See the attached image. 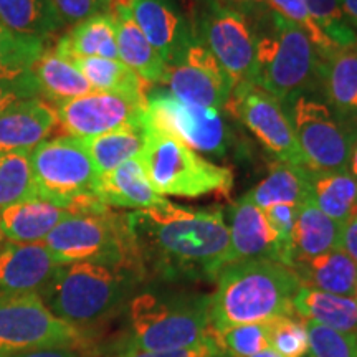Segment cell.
I'll use <instances>...</instances> for the list:
<instances>
[{"instance_id": "14", "label": "cell", "mask_w": 357, "mask_h": 357, "mask_svg": "<svg viewBox=\"0 0 357 357\" xmlns=\"http://www.w3.org/2000/svg\"><path fill=\"white\" fill-rule=\"evenodd\" d=\"M146 101L114 93H89L56 106L58 124L70 136L95 137L144 124Z\"/></svg>"}, {"instance_id": "15", "label": "cell", "mask_w": 357, "mask_h": 357, "mask_svg": "<svg viewBox=\"0 0 357 357\" xmlns=\"http://www.w3.org/2000/svg\"><path fill=\"white\" fill-rule=\"evenodd\" d=\"M164 84L178 100L220 111H225L235 86L229 73L195 38L181 61L169 66Z\"/></svg>"}, {"instance_id": "28", "label": "cell", "mask_w": 357, "mask_h": 357, "mask_svg": "<svg viewBox=\"0 0 357 357\" xmlns=\"http://www.w3.org/2000/svg\"><path fill=\"white\" fill-rule=\"evenodd\" d=\"M261 211L273 205H301L311 197V171L307 167L276 162L260 184L245 194Z\"/></svg>"}, {"instance_id": "30", "label": "cell", "mask_w": 357, "mask_h": 357, "mask_svg": "<svg viewBox=\"0 0 357 357\" xmlns=\"http://www.w3.org/2000/svg\"><path fill=\"white\" fill-rule=\"evenodd\" d=\"M0 19L17 37L42 42L65 26L52 0H0Z\"/></svg>"}, {"instance_id": "50", "label": "cell", "mask_w": 357, "mask_h": 357, "mask_svg": "<svg viewBox=\"0 0 357 357\" xmlns=\"http://www.w3.org/2000/svg\"><path fill=\"white\" fill-rule=\"evenodd\" d=\"M12 37H17V35H13L10 30H8L7 26L3 25L2 19H0V38H12Z\"/></svg>"}, {"instance_id": "26", "label": "cell", "mask_w": 357, "mask_h": 357, "mask_svg": "<svg viewBox=\"0 0 357 357\" xmlns=\"http://www.w3.org/2000/svg\"><path fill=\"white\" fill-rule=\"evenodd\" d=\"M298 318L344 333H357V298L301 287L293 300Z\"/></svg>"}, {"instance_id": "46", "label": "cell", "mask_w": 357, "mask_h": 357, "mask_svg": "<svg viewBox=\"0 0 357 357\" xmlns=\"http://www.w3.org/2000/svg\"><path fill=\"white\" fill-rule=\"evenodd\" d=\"M6 357H86L79 347H48V349H35L17 352Z\"/></svg>"}, {"instance_id": "44", "label": "cell", "mask_w": 357, "mask_h": 357, "mask_svg": "<svg viewBox=\"0 0 357 357\" xmlns=\"http://www.w3.org/2000/svg\"><path fill=\"white\" fill-rule=\"evenodd\" d=\"M220 351L213 342H205V344L184 347V349H174V351H128V349H116L111 357H218Z\"/></svg>"}, {"instance_id": "12", "label": "cell", "mask_w": 357, "mask_h": 357, "mask_svg": "<svg viewBox=\"0 0 357 357\" xmlns=\"http://www.w3.org/2000/svg\"><path fill=\"white\" fill-rule=\"evenodd\" d=\"M84 344L83 331L56 318L37 293L0 294V356Z\"/></svg>"}, {"instance_id": "6", "label": "cell", "mask_w": 357, "mask_h": 357, "mask_svg": "<svg viewBox=\"0 0 357 357\" xmlns=\"http://www.w3.org/2000/svg\"><path fill=\"white\" fill-rule=\"evenodd\" d=\"M30 166L40 199L75 213L109 208L98 197L100 172L78 137L65 134L45 139L30 153Z\"/></svg>"}, {"instance_id": "32", "label": "cell", "mask_w": 357, "mask_h": 357, "mask_svg": "<svg viewBox=\"0 0 357 357\" xmlns=\"http://www.w3.org/2000/svg\"><path fill=\"white\" fill-rule=\"evenodd\" d=\"M82 142L101 176L141 154L146 144V126L139 124L116 129L95 137H84Z\"/></svg>"}, {"instance_id": "48", "label": "cell", "mask_w": 357, "mask_h": 357, "mask_svg": "<svg viewBox=\"0 0 357 357\" xmlns=\"http://www.w3.org/2000/svg\"><path fill=\"white\" fill-rule=\"evenodd\" d=\"M339 7L352 26H357V0H337Z\"/></svg>"}, {"instance_id": "27", "label": "cell", "mask_w": 357, "mask_h": 357, "mask_svg": "<svg viewBox=\"0 0 357 357\" xmlns=\"http://www.w3.org/2000/svg\"><path fill=\"white\" fill-rule=\"evenodd\" d=\"M53 50L65 58L98 56L119 60L113 13H96L73 25L68 33L58 40Z\"/></svg>"}, {"instance_id": "20", "label": "cell", "mask_w": 357, "mask_h": 357, "mask_svg": "<svg viewBox=\"0 0 357 357\" xmlns=\"http://www.w3.org/2000/svg\"><path fill=\"white\" fill-rule=\"evenodd\" d=\"M98 197L109 208L131 211L162 207L169 202L151 187L137 158L126 160L113 171L101 174L98 182Z\"/></svg>"}, {"instance_id": "42", "label": "cell", "mask_w": 357, "mask_h": 357, "mask_svg": "<svg viewBox=\"0 0 357 357\" xmlns=\"http://www.w3.org/2000/svg\"><path fill=\"white\" fill-rule=\"evenodd\" d=\"M35 98H40V89L32 71L15 78H0V114L22 101Z\"/></svg>"}, {"instance_id": "25", "label": "cell", "mask_w": 357, "mask_h": 357, "mask_svg": "<svg viewBox=\"0 0 357 357\" xmlns=\"http://www.w3.org/2000/svg\"><path fill=\"white\" fill-rule=\"evenodd\" d=\"M344 225L329 218L310 197L298 207L293 231V263L341 248ZM291 263V266H293Z\"/></svg>"}, {"instance_id": "16", "label": "cell", "mask_w": 357, "mask_h": 357, "mask_svg": "<svg viewBox=\"0 0 357 357\" xmlns=\"http://www.w3.org/2000/svg\"><path fill=\"white\" fill-rule=\"evenodd\" d=\"M129 10L167 68L178 63L194 42V35L189 19L177 3L174 0H131Z\"/></svg>"}, {"instance_id": "33", "label": "cell", "mask_w": 357, "mask_h": 357, "mask_svg": "<svg viewBox=\"0 0 357 357\" xmlns=\"http://www.w3.org/2000/svg\"><path fill=\"white\" fill-rule=\"evenodd\" d=\"M311 199L321 212L346 225L357 211V181L349 172L311 171Z\"/></svg>"}, {"instance_id": "11", "label": "cell", "mask_w": 357, "mask_h": 357, "mask_svg": "<svg viewBox=\"0 0 357 357\" xmlns=\"http://www.w3.org/2000/svg\"><path fill=\"white\" fill-rule=\"evenodd\" d=\"M144 124L212 158L223 159L234 144L225 111L182 101L162 89L147 93Z\"/></svg>"}, {"instance_id": "13", "label": "cell", "mask_w": 357, "mask_h": 357, "mask_svg": "<svg viewBox=\"0 0 357 357\" xmlns=\"http://www.w3.org/2000/svg\"><path fill=\"white\" fill-rule=\"evenodd\" d=\"M225 113L238 119L276 160L306 167L288 109L260 84H235Z\"/></svg>"}, {"instance_id": "54", "label": "cell", "mask_w": 357, "mask_h": 357, "mask_svg": "<svg viewBox=\"0 0 357 357\" xmlns=\"http://www.w3.org/2000/svg\"><path fill=\"white\" fill-rule=\"evenodd\" d=\"M2 243H3V234L2 230H0V247H2Z\"/></svg>"}, {"instance_id": "22", "label": "cell", "mask_w": 357, "mask_h": 357, "mask_svg": "<svg viewBox=\"0 0 357 357\" xmlns=\"http://www.w3.org/2000/svg\"><path fill=\"white\" fill-rule=\"evenodd\" d=\"M109 12L114 17L119 61L131 68L147 86L164 84L167 65L142 35L132 19L129 6H116Z\"/></svg>"}, {"instance_id": "41", "label": "cell", "mask_w": 357, "mask_h": 357, "mask_svg": "<svg viewBox=\"0 0 357 357\" xmlns=\"http://www.w3.org/2000/svg\"><path fill=\"white\" fill-rule=\"evenodd\" d=\"M300 207V205H298ZM296 205H273L265 208L268 223L276 235V252L281 265L291 268L293 263V231L298 217Z\"/></svg>"}, {"instance_id": "47", "label": "cell", "mask_w": 357, "mask_h": 357, "mask_svg": "<svg viewBox=\"0 0 357 357\" xmlns=\"http://www.w3.org/2000/svg\"><path fill=\"white\" fill-rule=\"evenodd\" d=\"M341 248L357 263V211L352 213L342 230Z\"/></svg>"}, {"instance_id": "5", "label": "cell", "mask_w": 357, "mask_h": 357, "mask_svg": "<svg viewBox=\"0 0 357 357\" xmlns=\"http://www.w3.org/2000/svg\"><path fill=\"white\" fill-rule=\"evenodd\" d=\"M253 20L258 38L257 84L288 106L318 88L321 58L300 26L273 10Z\"/></svg>"}, {"instance_id": "45", "label": "cell", "mask_w": 357, "mask_h": 357, "mask_svg": "<svg viewBox=\"0 0 357 357\" xmlns=\"http://www.w3.org/2000/svg\"><path fill=\"white\" fill-rule=\"evenodd\" d=\"M220 2L235 8V10L245 13L250 19H258V17L270 12L268 0H220Z\"/></svg>"}, {"instance_id": "53", "label": "cell", "mask_w": 357, "mask_h": 357, "mask_svg": "<svg viewBox=\"0 0 357 357\" xmlns=\"http://www.w3.org/2000/svg\"><path fill=\"white\" fill-rule=\"evenodd\" d=\"M98 2H100L102 12H109V8H111V0H98Z\"/></svg>"}, {"instance_id": "29", "label": "cell", "mask_w": 357, "mask_h": 357, "mask_svg": "<svg viewBox=\"0 0 357 357\" xmlns=\"http://www.w3.org/2000/svg\"><path fill=\"white\" fill-rule=\"evenodd\" d=\"M32 75L38 84L40 96L61 105L75 98L93 93L91 84L77 70V66L58 55L55 50H45L32 66Z\"/></svg>"}, {"instance_id": "49", "label": "cell", "mask_w": 357, "mask_h": 357, "mask_svg": "<svg viewBox=\"0 0 357 357\" xmlns=\"http://www.w3.org/2000/svg\"><path fill=\"white\" fill-rule=\"evenodd\" d=\"M347 172H349L351 176L357 181V137H356V141H354V146H352V153H351L349 167H347Z\"/></svg>"}, {"instance_id": "24", "label": "cell", "mask_w": 357, "mask_h": 357, "mask_svg": "<svg viewBox=\"0 0 357 357\" xmlns=\"http://www.w3.org/2000/svg\"><path fill=\"white\" fill-rule=\"evenodd\" d=\"M291 270L301 287L339 296H356L357 263L342 248L293 263Z\"/></svg>"}, {"instance_id": "55", "label": "cell", "mask_w": 357, "mask_h": 357, "mask_svg": "<svg viewBox=\"0 0 357 357\" xmlns=\"http://www.w3.org/2000/svg\"><path fill=\"white\" fill-rule=\"evenodd\" d=\"M356 298H357V287H356Z\"/></svg>"}, {"instance_id": "1", "label": "cell", "mask_w": 357, "mask_h": 357, "mask_svg": "<svg viewBox=\"0 0 357 357\" xmlns=\"http://www.w3.org/2000/svg\"><path fill=\"white\" fill-rule=\"evenodd\" d=\"M126 223L144 280L215 281L227 266L230 235L220 208L200 211L167 202L126 213Z\"/></svg>"}, {"instance_id": "37", "label": "cell", "mask_w": 357, "mask_h": 357, "mask_svg": "<svg viewBox=\"0 0 357 357\" xmlns=\"http://www.w3.org/2000/svg\"><path fill=\"white\" fill-rule=\"evenodd\" d=\"M270 347L281 357H305L310 346L307 323L298 316H280L268 321Z\"/></svg>"}, {"instance_id": "2", "label": "cell", "mask_w": 357, "mask_h": 357, "mask_svg": "<svg viewBox=\"0 0 357 357\" xmlns=\"http://www.w3.org/2000/svg\"><path fill=\"white\" fill-rule=\"evenodd\" d=\"M215 283L208 306L211 331L296 316L293 300L301 283L291 268L278 261L231 263L218 273Z\"/></svg>"}, {"instance_id": "34", "label": "cell", "mask_w": 357, "mask_h": 357, "mask_svg": "<svg viewBox=\"0 0 357 357\" xmlns=\"http://www.w3.org/2000/svg\"><path fill=\"white\" fill-rule=\"evenodd\" d=\"M38 197L30 154H0V211L22 200Z\"/></svg>"}, {"instance_id": "3", "label": "cell", "mask_w": 357, "mask_h": 357, "mask_svg": "<svg viewBox=\"0 0 357 357\" xmlns=\"http://www.w3.org/2000/svg\"><path fill=\"white\" fill-rule=\"evenodd\" d=\"M142 280L141 271L126 263H68L60 265L38 296L56 318L83 331L129 303Z\"/></svg>"}, {"instance_id": "51", "label": "cell", "mask_w": 357, "mask_h": 357, "mask_svg": "<svg viewBox=\"0 0 357 357\" xmlns=\"http://www.w3.org/2000/svg\"><path fill=\"white\" fill-rule=\"evenodd\" d=\"M252 357H281V356L278 354V352H275L273 349H271V347H268V349L258 352V354L252 356Z\"/></svg>"}, {"instance_id": "52", "label": "cell", "mask_w": 357, "mask_h": 357, "mask_svg": "<svg viewBox=\"0 0 357 357\" xmlns=\"http://www.w3.org/2000/svg\"><path fill=\"white\" fill-rule=\"evenodd\" d=\"M129 3H131V0H111V8L116 6H129Z\"/></svg>"}, {"instance_id": "18", "label": "cell", "mask_w": 357, "mask_h": 357, "mask_svg": "<svg viewBox=\"0 0 357 357\" xmlns=\"http://www.w3.org/2000/svg\"><path fill=\"white\" fill-rule=\"evenodd\" d=\"M227 227L230 235L227 265L252 260L278 261L276 235L265 212L245 195L231 204Z\"/></svg>"}, {"instance_id": "9", "label": "cell", "mask_w": 357, "mask_h": 357, "mask_svg": "<svg viewBox=\"0 0 357 357\" xmlns=\"http://www.w3.org/2000/svg\"><path fill=\"white\" fill-rule=\"evenodd\" d=\"M43 243L60 265L105 261L126 263L139 270L129 236L126 213L121 215L111 208L75 213L65 218L50 231Z\"/></svg>"}, {"instance_id": "17", "label": "cell", "mask_w": 357, "mask_h": 357, "mask_svg": "<svg viewBox=\"0 0 357 357\" xmlns=\"http://www.w3.org/2000/svg\"><path fill=\"white\" fill-rule=\"evenodd\" d=\"M60 268L43 242L0 247V294H40Z\"/></svg>"}, {"instance_id": "35", "label": "cell", "mask_w": 357, "mask_h": 357, "mask_svg": "<svg viewBox=\"0 0 357 357\" xmlns=\"http://www.w3.org/2000/svg\"><path fill=\"white\" fill-rule=\"evenodd\" d=\"M212 339L220 354L230 357H252L270 347L268 321L230 326V328L212 331Z\"/></svg>"}, {"instance_id": "8", "label": "cell", "mask_w": 357, "mask_h": 357, "mask_svg": "<svg viewBox=\"0 0 357 357\" xmlns=\"http://www.w3.org/2000/svg\"><path fill=\"white\" fill-rule=\"evenodd\" d=\"M192 35L229 73L235 84L257 83L255 20L220 0H192Z\"/></svg>"}, {"instance_id": "19", "label": "cell", "mask_w": 357, "mask_h": 357, "mask_svg": "<svg viewBox=\"0 0 357 357\" xmlns=\"http://www.w3.org/2000/svg\"><path fill=\"white\" fill-rule=\"evenodd\" d=\"M56 124V108L40 98L12 106L0 114V154H30Z\"/></svg>"}, {"instance_id": "10", "label": "cell", "mask_w": 357, "mask_h": 357, "mask_svg": "<svg viewBox=\"0 0 357 357\" xmlns=\"http://www.w3.org/2000/svg\"><path fill=\"white\" fill-rule=\"evenodd\" d=\"M288 114L310 171L347 172L357 124L334 113L328 102L311 93L298 96L288 106Z\"/></svg>"}, {"instance_id": "7", "label": "cell", "mask_w": 357, "mask_h": 357, "mask_svg": "<svg viewBox=\"0 0 357 357\" xmlns=\"http://www.w3.org/2000/svg\"><path fill=\"white\" fill-rule=\"evenodd\" d=\"M137 159L151 187L162 197L229 195L234 187L230 167L211 162L181 141L149 126H146V144Z\"/></svg>"}, {"instance_id": "31", "label": "cell", "mask_w": 357, "mask_h": 357, "mask_svg": "<svg viewBox=\"0 0 357 357\" xmlns=\"http://www.w3.org/2000/svg\"><path fill=\"white\" fill-rule=\"evenodd\" d=\"M66 60L77 66L79 73L91 84L93 91L147 100V84L123 61L98 56H71Z\"/></svg>"}, {"instance_id": "40", "label": "cell", "mask_w": 357, "mask_h": 357, "mask_svg": "<svg viewBox=\"0 0 357 357\" xmlns=\"http://www.w3.org/2000/svg\"><path fill=\"white\" fill-rule=\"evenodd\" d=\"M307 336L310 346L305 357H357V333L307 323Z\"/></svg>"}, {"instance_id": "23", "label": "cell", "mask_w": 357, "mask_h": 357, "mask_svg": "<svg viewBox=\"0 0 357 357\" xmlns=\"http://www.w3.org/2000/svg\"><path fill=\"white\" fill-rule=\"evenodd\" d=\"M318 88L334 113L357 124V45L321 60Z\"/></svg>"}, {"instance_id": "38", "label": "cell", "mask_w": 357, "mask_h": 357, "mask_svg": "<svg viewBox=\"0 0 357 357\" xmlns=\"http://www.w3.org/2000/svg\"><path fill=\"white\" fill-rule=\"evenodd\" d=\"M45 50V42L35 38H0V78L29 73Z\"/></svg>"}, {"instance_id": "4", "label": "cell", "mask_w": 357, "mask_h": 357, "mask_svg": "<svg viewBox=\"0 0 357 357\" xmlns=\"http://www.w3.org/2000/svg\"><path fill=\"white\" fill-rule=\"evenodd\" d=\"M211 294L144 291L128 305V334L118 349L174 351L212 341Z\"/></svg>"}, {"instance_id": "21", "label": "cell", "mask_w": 357, "mask_h": 357, "mask_svg": "<svg viewBox=\"0 0 357 357\" xmlns=\"http://www.w3.org/2000/svg\"><path fill=\"white\" fill-rule=\"evenodd\" d=\"M75 215L70 208L33 197L0 211V230L7 242L40 243L65 218Z\"/></svg>"}, {"instance_id": "39", "label": "cell", "mask_w": 357, "mask_h": 357, "mask_svg": "<svg viewBox=\"0 0 357 357\" xmlns=\"http://www.w3.org/2000/svg\"><path fill=\"white\" fill-rule=\"evenodd\" d=\"M268 6H270V10H273L275 13L283 17V19L300 26L303 32L306 33V37L311 40V43L314 45L321 60L333 55L339 48L326 37L323 30L312 20L311 13L307 12L305 0H268Z\"/></svg>"}, {"instance_id": "56", "label": "cell", "mask_w": 357, "mask_h": 357, "mask_svg": "<svg viewBox=\"0 0 357 357\" xmlns=\"http://www.w3.org/2000/svg\"><path fill=\"white\" fill-rule=\"evenodd\" d=\"M0 357H6V356H0Z\"/></svg>"}, {"instance_id": "36", "label": "cell", "mask_w": 357, "mask_h": 357, "mask_svg": "<svg viewBox=\"0 0 357 357\" xmlns=\"http://www.w3.org/2000/svg\"><path fill=\"white\" fill-rule=\"evenodd\" d=\"M312 20L339 48L356 47L357 33L339 7L337 0H305Z\"/></svg>"}, {"instance_id": "43", "label": "cell", "mask_w": 357, "mask_h": 357, "mask_svg": "<svg viewBox=\"0 0 357 357\" xmlns=\"http://www.w3.org/2000/svg\"><path fill=\"white\" fill-rule=\"evenodd\" d=\"M63 25H77L89 17L101 13L102 8L98 0H52Z\"/></svg>"}]
</instances>
